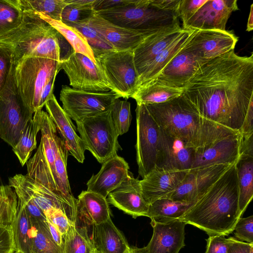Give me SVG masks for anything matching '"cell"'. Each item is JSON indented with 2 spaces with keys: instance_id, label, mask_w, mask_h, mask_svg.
I'll use <instances>...</instances> for the list:
<instances>
[{
  "instance_id": "7a4b0ae2",
  "label": "cell",
  "mask_w": 253,
  "mask_h": 253,
  "mask_svg": "<svg viewBox=\"0 0 253 253\" xmlns=\"http://www.w3.org/2000/svg\"><path fill=\"white\" fill-rule=\"evenodd\" d=\"M236 163L233 164L179 219L209 236L232 233L240 218Z\"/></svg>"
},
{
  "instance_id": "680465c9",
  "label": "cell",
  "mask_w": 253,
  "mask_h": 253,
  "mask_svg": "<svg viewBox=\"0 0 253 253\" xmlns=\"http://www.w3.org/2000/svg\"><path fill=\"white\" fill-rule=\"evenodd\" d=\"M57 74L53 75L49 80L42 92L40 100V108L42 109L47 100L53 94L54 82Z\"/></svg>"
},
{
  "instance_id": "f6af8a7d",
  "label": "cell",
  "mask_w": 253,
  "mask_h": 253,
  "mask_svg": "<svg viewBox=\"0 0 253 253\" xmlns=\"http://www.w3.org/2000/svg\"><path fill=\"white\" fill-rule=\"evenodd\" d=\"M8 185L12 188L20 202L28 213L32 223L39 221H46V216L42 210L36 205L29 194L15 182L8 178Z\"/></svg>"
},
{
  "instance_id": "b9f144b4",
  "label": "cell",
  "mask_w": 253,
  "mask_h": 253,
  "mask_svg": "<svg viewBox=\"0 0 253 253\" xmlns=\"http://www.w3.org/2000/svg\"><path fill=\"white\" fill-rule=\"evenodd\" d=\"M18 198L14 189L0 185V224L12 226L17 214Z\"/></svg>"
},
{
  "instance_id": "ab89813d",
  "label": "cell",
  "mask_w": 253,
  "mask_h": 253,
  "mask_svg": "<svg viewBox=\"0 0 253 253\" xmlns=\"http://www.w3.org/2000/svg\"><path fill=\"white\" fill-rule=\"evenodd\" d=\"M23 17L18 0H0V37L17 28Z\"/></svg>"
},
{
  "instance_id": "f35d334b",
  "label": "cell",
  "mask_w": 253,
  "mask_h": 253,
  "mask_svg": "<svg viewBox=\"0 0 253 253\" xmlns=\"http://www.w3.org/2000/svg\"><path fill=\"white\" fill-rule=\"evenodd\" d=\"M22 10L41 13L61 21L62 13L67 5L64 0H18Z\"/></svg>"
},
{
  "instance_id": "003e7915",
  "label": "cell",
  "mask_w": 253,
  "mask_h": 253,
  "mask_svg": "<svg viewBox=\"0 0 253 253\" xmlns=\"http://www.w3.org/2000/svg\"><path fill=\"white\" fill-rule=\"evenodd\" d=\"M250 253H253V248H252L251 250V251H250Z\"/></svg>"
},
{
  "instance_id": "11a10c76",
  "label": "cell",
  "mask_w": 253,
  "mask_h": 253,
  "mask_svg": "<svg viewBox=\"0 0 253 253\" xmlns=\"http://www.w3.org/2000/svg\"><path fill=\"white\" fill-rule=\"evenodd\" d=\"M180 0H151V4L158 8L175 15L177 12Z\"/></svg>"
},
{
  "instance_id": "f5cc1de1",
  "label": "cell",
  "mask_w": 253,
  "mask_h": 253,
  "mask_svg": "<svg viewBox=\"0 0 253 253\" xmlns=\"http://www.w3.org/2000/svg\"><path fill=\"white\" fill-rule=\"evenodd\" d=\"M15 251L12 227L0 224V253H14Z\"/></svg>"
},
{
  "instance_id": "f546056e",
  "label": "cell",
  "mask_w": 253,
  "mask_h": 253,
  "mask_svg": "<svg viewBox=\"0 0 253 253\" xmlns=\"http://www.w3.org/2000/svg\"><path fill=\"white\" fill-rule=\"evenodd\" d=\"M196 30L184 29L176 40L147 64L139 74L140 85L155 78L183 48Z\"/></svg>"
},
{
  "instance_id": "52a82bcc",
  "label": "cell",
  "mask_w": 253,
  "mask_h": 253,
  "mask_svg": "<svg viewBox=\"0 0 253 253\" xmlns=\"http://www.w3.org/2000/svg\"><path fill=\"white\" fill-rule=\"evenodd\" d=\"M36 112L39 117L41 139L35 153L26 164V175L58 195L67 198L59 190L55 175L54 161L59 137L56 127L47 112L42 110Z\"/></svg>"
},
{
  "instance_id": "8fae6325",
  "label": "cell",
  "mask_w": 253,
  "mask_h": 253,
  "mask_svg": "<svg viewBox=\"0 0 253 253\" xmlns=\"http://www.w3.org/2000/svg\"><path fill=\"white\" fill-rule=\"evenodd\" d=\"M33 115L18 90L13 67L7 83L0 93V138L14 147Z\"/></svg>"
},
{
  "instance_id": "836d02e7",
  "label": "cell",
  "mask_w": 253,
  "mask_h": 253,
  "mask_svg": "<svg viewBox=\"0 0 253 253\" xmlns=\"http://www.w3.org/2000/svg\"><path fill=\"white\" fill-rule=\"evenodd\" d=\"M192 205L161 198L149 204L147 217L151 222L166 223L179 219Z\"/></svg>"
},
{
  "instance_id": "9a60e30c",
  "label": "cell",
  "mask_w": 253,
  "mask_h": 253,
  "mask_svg": "<svg viewBox=\"0 0 253 253\" xmlns=\"http://www.w3.org/2000/svg\"><path fill=\"white\" fill-rule=\"evenodd\" d=\"M232 165L211 164L190 169L176 190L167 198L194 204Z\"/></svg>"
},
{
  "instance_id": "bcb514c9",
  "label": "cell",
  "mask_w": 253,
  "mask_h": 253,
  "mask_svg": "<svg viewBox=\"0 0 253 253\" xmlns=\"http://www.w3.org/2000/svg\"><path fill=\"white\" fill-rule=\"evenodd\" d=\"M95 13L93 5L78 6L67 4L62 11L61 21L68 26H73L89 21Z\"/></svg>"
},
{
  "instance_id": "d4e9b609",
  "label": "cell",
  "mask_w": 253,
  "mask_h": 253,
  "mask_svg": "<svg viewBox=\"0 0 253 253\" xmlns=\"http://www.w3.org/2000/svg\"><path fill=\"white\" fill-rule=\"evenodd\" d=\"M44 106L69 153L79 162L83 163L85 158V149L81 138L76 133V127L71 119L59 104L54 94Z\"/></svg>"
},
{
  "instance_id": "3957f363",
  "label": "cell",
  "mask_w": 253,
  "mask_h": 253,
  "mask_svg": "<svg viewBox=\"0 0 253 253\" xmlns=\"http://www.w3.org/2000/svg\"><path fill=\"white\" fill-rule=\"evenodd\" d=\"M21 24L0 37V44L11 52L13 64L27 57L51 59L60 62L63 37L39 15L23 10Z\"/></svg>"
},
{
  "instance_id": "74e56055",
  "label": "cell",
  "mask_w": 253,
  "mask_h": 253,
  "mask_svg": "<svg viewBox=\"0 0 253 253\" xmlns=\"http://www.w3.org/2000/svg\"><path fill=\"white\" fill-rule=\"evenodd\" d=\"M33 226L31 253H63L61 246L53 239L47 221L32 223Z\"/></svg>"
},
{
  "instance_id": "7c38bea8",
  "label": "cell",
  "mask_w": 253,
  "mask_h": 253,
  "mask_svg": "<svg viewBox=\"0 0 253 253\" xmlns=\"http://www.w3.org/2000/svg\"><path fill=\"white\" fill-rule=\"evenodd\" d=\"M136 160L139 174L143 178L156 166L161 143V128L145 104L136 109Z\"/></svg>"
},
{
  "instance_id": "ac0fdd59",
  "label": "cell",
  "mask_w": 253,
  "mask_h": 253,
  "mask_svg": "<svg viewBox=\"0 0 253 253\" xmlns=\"http://www.w3.org/2000/svg\"><path fill=\"white\" fill-rule=\"evenodd\" d=\"M238 9L237 0H208L182 27L225 31L232 12Z\"/></svg>"
},
{
  "instance_id": "f1b7e54d",
  "label": "cell",
  "mask_w": 253,
  "mask_h": 253,
  "mask_svg": "<svg viewBox=\"0 0 253 253\" xmlns=\"http://www.w3.org/2000/svg\"><path fill=\"white\" fill-rule=\"evenodd\" d=\"M93 239L95 249L100 253H126L130 248L125 236L111 218L94 225Z\"/></svg>"
},
{
  "instance_id": "6f0895ef",
  "label": "cell",
  "mask_w": 253,
  "mask_h": 253,
  "mask_svg": "<svg viewBox=\"0 0 253 253\" xmlns=\"http://www.w3.org/2000/svg\"><path fill=\"white\" fill-rule=\"evenodd\" d=\"M253 244L242 242L231 237V242L227 253H250Z\"/></svg>"
},
{
  "instance_id": "484cf974",
  "label": "cell",
  "mask_w": 253,
  "mask_h": 253,
  "mask_svg": "<svg viewBox=\"0 0 253 253\" xmlns=\"http://www.w3.org/2000/svg\"><path fill=\"white\" fill-rule=\"evenodd\" d=\"M128 163L117 154L103 163L99 171L92 175L86 183V190L106 198L128 177Z\"/></svg>"
},
{
  "instance_id": "44dd1931",
  "label": "cell",
  "mask_w": 253,
  "mask_h": 253,
  "mask_svg": "<svg viewBox=\"0 0 253 253\" xmlns=\"http://www.w3.org/2000/svg\"><path fill=\"white\" fill-rule=\"evenodd\" d=\"M194 158V147L182 139L168 135L161 128L157 167L169 169L189 170L192 167Z\"/></svg>"
},
{
  "instance_id": "9c48e42d",
  "label": "cell",
  "mask_w": 253,
  "mask_h": 253,
  "mask_svg": "<svg viewBox=\"0 0 253 253\" xmlns=\"http://www.w3.org/2000/svg\"><path fill=\"white\" fill-rule=\"evenodd\" d=\"M94 55L110 90L126 100L132 98L140 85L133 50H111Z\"/></svg>"
},
{
  "instance_id": "cb8c5ba5",
  "label": "cell",
  "mask_w": 253,
  "mask_h": 253,
  "mask_svg": "<svg viewBox=\"0 0 253 253\" xmlns=\"http://www.w3.org/2000/svg\"><path fill=\"white\" fill-rule=\"evenodd\" d=\"M205 63L183 47L160 73L152 80L184 89L189 80Z\"/></svg>"
},
{
  "instance_id": "d6a6232c",
  "label": "cell",
  "mask_w": 253,
  "mask_h": 253,
  "mask_svg": "<svg viewBox=\"0 0 253 253\" xmlns=\"http://www.w3.org/2000/svg\"><path fill=\"white\" fill-rule=\"evenodd\" d=\"M236 168L239 213L242 217L253 197V157L240 155Z\"/></svg>"
},
{
  "instance_id": "30bf717a",
  "label": "cell",
  "mask_w": 253,
  "mask_h": 253,
  "mask_svg": "<svg viewBox=\"0 0 253 253\" xmlns=\"http://www.w3.org/2000/svg\"><path fill=\"white\" fill-rule=\"evenodd\" d=\"M85 150L100 164L117 154L121 147L112 117L111 109L76 122Z\"/></svg>"
},
{
  "instance_id": "277c9868",
  "label": "cell",
  "mask_w": 253,
  "mask_h": 253,
  "mask_svg": "<svg viewBox=\"0 0 253 253\" xmlns=\"http://www.w3.org/2000/svg\"><path fill=\"white\" fill-rule=\"evenodd\" d=\"M145 105L168 135L182 139L195 148L203 143L211 121L200 116L183 93L167 102Z\"/></svg>"
},
{
  "instance_id": "5b68a950",
  "label": "cell",
  "mask_w": 253,
  "mask_h": 253,
  "mask_svg": "<svg viewBox=\"0 0 253 253\" xmlns=\"http://www.w3.org/2000/svg\"><path fill=\"white\" fill-rule=\"evenodd\" d=\"M150 1L134 0L130 4L96 13L116 25L152 33L179 24L175 15L158 8Z\"/></svg>"
},
{
  "instance_id": "5bb4252c",
  "label": "cell",
  "mask_w": 253,
  "mask_h": 253,
  "mask_svg": "<svg viewBox=\"0 0 253 253\" xmlns=\"http://www.w3.org/2000/svg\"><path fill=\"white\" fill-rule=\"evenodd\" d=\"M60 68L66 73L73 88L95 92L110 90L96 63L73 49L61 59Z\"/></svg>"
},
{
  "instance_id": "816d5d0a",
  "label": "cell",
  "mask_w": 253,
  "mask_h": 253,
  "mask_svg": "<svg viewBox=\"0 0 253 253\" xmlns=\"http://www.w3.org/2000/svg\"><path fill=\"white\" fill-rule=\"evenodd\" d=\"M44 213L46 218L57 227L63 236L66 233L70 223L67 216L60 209L52 208Z\"/></svg>"
},
{
  "instance_id": "d6986e66",
  "label": "cell",
  "mask_w": 253,
  "mask_h": 253,
  "mask_svg": "<svg viewBox=\"0 0 253 253\" xmlns=\"http://www.w3.org/2000/svg\"><path fill=\"white\" fill-rule=\"evenodd\" d=\"M150 223L153 228L152 238L146 246L136 247L138 253H178L185 246L184 222L176 219Z\"/></svg>"
},
{
  "instance_id": "e7e4bbea",
  "label": "cell",
  "mask_w": 253,
  "mask_h": 253,
  "mask_svg": "<svg viewBox=\"0 0 253 253\" xmlns=\"http://www.w3.org/2000/svg\"><path fill=\"white\" fill-rule=\"evenodd\" d=\"M126 253H138L136 247H130V248L129 251H128Z\"/></svg>"
},
{
  "instance_id": "e0dca14e",
  "label": "cell",
  "mask_w": 253,
  "mask_h": 253,
  "mask_svg": "<svg viewBox=\"0 0 253 253\" xmlns=\"http://www.w3.org/2000/svg\"><path fill=\"white\" fill-rule=\"evenodd\" d=\"M9 178L24 189L43 212L52 208L59 209L67 216L71 224L76 222L78 200L73 201L61 197L27 175L16 174Z\"/></svg>"
},
{
  "instance_id": "03108f58",
  "label": "cell",
  "mask_w": 253,
  "mask_h": 253,
  "mask_svg": "<svg viewBox=\"0 0 253 253\" xmlns=\"http://www.w3.org/2000/svg\"><path fill=\"white\" fill-rule=\"evenodd\" d=\"M92 253H100L96 249H95Z\"/></svg>"
},
{
  "instance_id": "91938a15",
  "label": "cell",
  "mask_w": 253,
  "mask_h": 253,
  "mask_svg": "<svg viewBox=\"0 0 253 253\" xmlns=\"http://www.w3.org/2000/svg\"><path fill=\"white\" fill-rule=\"evenodd\" d=\"M240 155L253 157V135L246 138L242 137Z\"/></svg>"
},
{
  "instance_id": "8992f818",
  "label": "cell",
  "mask_w": 253,
  "mask_h": 253,
  "mask_svg": "<svg viewBox=\"0 0 253 253\" xmlns=\"http://www.w3.org/2000/svg\"><path fill=\"white\" fill-rule=\"evenodd\" d=\"M61 70L60 62L51 59L27 57L13 64L14 81L31 112L40 108L42 92L50 79Z\"/></svg>"
},
{
  "instance_id": "94428289",
  "label": "cell",
  "mask_w": 253,
  "mask_h": 253,
  "mask_svg": "<svg viewBox=\"0 0 253 253\" xmlns=\"http://www.w3.org/2000/svg\"><path fill=\"white\" fill-rule=\"evenodd\" d=\"M46 221L50 234L53 239L58 245L62 247L63 243L62 234L60 232L57 227L54 224H53L49 219L46 218Z\"/></svg>"
},
{
  "instance_id": "681fc988",
  "label": "cell",
  "mask_w": 253,
  "mask_h": 253,
  "mask_svg": "<svg viewBox=\"0 0 253 253\" xmlns=\"http://www.w3.org/2000/svg\"><path fill=\"white\" fill-rule=\"evenodd\" d=\"M208 0H180L177 15L186 23Z\"/></svg>"
},
{
  "instance_id": "7bdbcfd3",
  "label": "cell",
  "mask_w": 253,
  "mask_h": 253,
  "mask_svg": "<svg viewBox=\"0 0 253 253\" xmlns=\"http://www.w3.org/2000/svg\"><path fill=\"white\" fill-rule=\"evenodd\" d=\"M111 112L118 135H121L127 132L132 119L130 102L127 100L117 99L112 105Z\"/></svg>"
},
{
  "instance_id": "ba28073f",
  "label": "cell",
  "mask_w": 253,
  "mask_h": 253,
  "mask_svg": "<svg viewBox=\"0 0 253 253\" xmlns=\"http://www.w3.org/2000/svg\"><path fill=\"white\" fill-rule=\"evenodd\" d=\"M241 140L239 130L211 121L203 142L195 148L192 168L211 164L236 163L240 157Z\"/></svg>"
},
{
  "instance_id": "4fadbf2b",
  "label": "cell",
  "mask_w": 253,
  "mask_h": 253,
  "mask_svg": "<svg viewBox=\"0 0 253 253\" xmlns=\"http://www.w3.org/2000/svg\"><path fill=\"white\" fill-rule=\"evenodd\" d=\"M120 96L112 90L106 92L76 89L63 85L60 92L62 108L75 122L111 109L114 101Z\"/></svg>"
},
{
  "instance_id": "603a6c76",
  "label": "cell",
  "mask_w": 253,
  "mask_h": 253,
  "mask_svg": "<svg viewBox=\"0 0 253 253\" xmlns=\"http://www.w3.org/2000/svg\"><path fill=\"white\" fill-rule=\"evenodd\" d=\"M108 196V203L132 217L147 216L149 204L142 196L140 180L135 178L131 173Z\"/></svg>"
},
{
  "instance_id": "6da1fadb",
  "label": "cell",
  "mask_w": 253,
  "mask_h": 253,
  "mask_svg": "<svg viewBox=\"0 0 253 253\" xmlns=\"http://www.w3.org/2000/svg\"><path fill=\"white\" fill-rule=\"evenodd\" d=\"M183 94L202 117L239 130L253 107V54L240 56L234 49L208 60Z\"/></svg>"
},
{
  "instance_id": "2e32d148",
  "label": "cell",
  "mask_w": 253,
  "mask_h": 253,
  "mask_svg": "<svg viewBox=\"0 0 253 253\" xmlns=\"http://www.w3.org/2000/svg\"><path fill=\"white\" fill-rule=\"evenodd\" d=\"M238 41V37L231 31L197 30L184 48L199 59L206 62L234 50Z\"/></svg>"
},
{
  "instance_id": "f907efd6",
  "label": "cell",
  "mask_w": 253,
  "mask_h": 253,
  "mask_svg": "<svg viewBox=\"0 0 253 253\" xmlns=\"http://www.w3.org/2000/svg\"><path fill=\"white\" fill-rule=\"evenodd\" d=\"M206 241L207 248L205 253H227L231 237L226 238L223 235H211Z\"/></svg>"
},
{
  "instance_id": "7dc6e473",
  "label": "cell",
  "mask_w": 253,
  "mask_h": 253,
  "mask_svg": "<svg viewBox=\"0 0 253 253\" xmlns=\"http://www.w3.org/2000/svg\"><path fill=\"white\" fill-rule=\"evenodd\" d=\"M13 67L10 51L0 44V93L4 89Z\"/></svg>"
},
{
  "instance_id": "4dcf8cb0",
  "label": "cell",
  "mask_w": 253,
  "mask_h": 253,
  "mask_svg": "<svg viewBox=\"0 0 253 253\" xmlns=\"http://www.w3.org/2000/svg\"><path fill=\"white\" fill-rule=\"evenodd\" d=\"M78 212L84 215L94 225L111 218V211L106 198L87 190L78 196Z\"/></svg>"
},
{
  "instance_id": "d590c367",
  "label": "cell",
  "mask_w": 253,
  "mask_h": 253,
  "mask_svg": "<svg viewBox=\"0 0 253 253\" xmlns=\"http://www.w3.org/2000/svg\"><path fill=\"white\" fill-rule=\"evenodd\" d=\"M37 13L56 30L68 42L76 52L86 56L96 63L92 49L85 38L79 31L75 27L64 24L62 21L54 20L41 13Z\"/></svg>"
},
{
  "instance_id": "60d3db41",
  "label": "cell",
  "mask_w": 253,
  "mask_h": 253,
  "mask_svg": "<svg viewBox=\"0 0 253 253\" xmlns=\"http://www.w3.org/2000/svg\"><path fill=\"white\" fill-rule=\"evenodd\" d=\"M68 150L63 140L58 137L57 150L54 161V168L57 186L65 196L74 198L72 194L67 172Z\"/></svg>"
},
{
  "instance_id": "ffe728a7",
  "label": "cell",
  "mask_w": 253,
  "mask_h": 253,
  "mask_svg": "<svg viewBox=\"0 0 253 253\" xmlns=\"http://www.w3.org/2000/svg\"><path fill=\"white\" fill-rule=\"evenodd\" d=\"M188 170L169 169L157 166L140 180L144 200L150 204L174 192L183 180Z\"/></svg>"
},
{
  "instance_id": "6125c7cd",
  "label": "cell",
  "mask_w": 253,
  "mask_h": 253,
  "mask_svg": "<svg viewBox=\"0 0 253 253\" xmlns=\"http://www.w3.org/2000/svg\"><path fill=\"white\" fill-rule=\"evenodd\" d=\"M67 4L78 6L93 5L95 0H64Z\"/></svg>"
},
{
  "instance_id": "1f68e13d",
  "label": "cell",
  "mask_w": 253,
  "mask_h": 253,
  "mask_svg": "<svg viewBox=\"0 0 253 253\" xmlns=\"http://www.w3.org/2000/svg\"><path fill=\"white\" fill-rule=\"evenodd\" d=\"M183 90L151 80L141 84L132 98L137 104H159L180 96Z\"/></svg>"
},
{
  "instance_id": "4316f807",
  "label": "cell",
  "mask_w": 253,
  "mask_h": 253,
  "mask_svg": "<svg viewBox=\"0 0 253 253\" xmlns=\"http://www.w3.org/2000/svg\"><path fill=\"white\" fill-rule=\"evenodd\" d=\"M184 28L176 24L146 38L133 50V57L138 75L142 69L167 48L183 32Z\"/></svg>"
},
{
  "instance_id": "7402d4cb",
  "label": "cell",
  "mask_w": 253,
  "mask_h": 253,
  "mask_svg": "<svg viewBox=\"0 0 253 253\" xmlns=\"http://www.w3.org/2000/svg\"><path fill=\"white\" fill-rule=\"evenodd\" d=\"M87 23L100 33L116 50H133L146 38L155 33L116 25L96 13Z\"/></svg>"
},
{
  "instance_id": "db71d44e",
  "label": "cell",
  "mask_w": 253,
  "mask_h": 253,
  "mask_svg": "<svg viewBox=\"0 0 253 253\" xmlns=\"http://www.w3.org/2000/svg\"><path fill=\"white\" fill-rule=\"evenodd\" d=\"M134 0H95L93 8L95 12L131 4Z\"/></svg>"
},
{
  "instance_id": "ee69618b",
  "label": "cell",
  "mask_w": 253,
  "mask_h": 253,
  "mask_svg": "<svg viewBox=\"0 0 253 253\" xmlns=\"http://www.w3.org/2000/svg\"><path fill=\"white\" fill-rule=\"evenodd\" d=\"M88 22L72 27L76 28L84 36L93 54L116 50L100 33L88 24Z\"/></svg>"
},
{
  "instance_id": "be15d7a7",
  "label": "cell",
  "mask_w": 253,
  "mask_h": 253,
  "mask_svg": "<svg viewBox=\"0 0 253 253\" xmlns=\"http://www.w3.org/2000/svg\"><path fill=\"white\" fill-rule=\"evenodd\" d=\"M253 4L251 6L250 12L247 26V31H252L253 29Z\"/></svg>"
},
{
  "instance_id": "9f6ffc18",
  "label": "cell",
  "mask_w": 253,
  "mask_h": 253,
  "mask_svg": "<svg viewBox=\"0 0 253 253\" xmlns=\"http://www.w3.org/2000/svg\"><path fill=\"white\" fill-rule=\"evenodd\" d=\"M239 131L243 138L253 135V107L248 110Z\"/></svg>"
},
{
  "instance_id": "c3c4849f",
  "label": "cell",
  "mask_w": 253,
  "mask_h": 253,
  "mask_svg": "<svg viewBox=\"0 0 253 253\" xmlns=\"http://www.w3.org/2000/svg\"><path fill=\"white\" fill-rule=\"evenodd\" d=\"M233 231L238 240L253 244V216L239 218Z\"/></svg>"
},
{
  "instance_id": "e575fe53",
  "label": "cell",
  "mask_w": 253,
  "mask_h": 253,
  "mask_svg": "<svg viewBox=\"0 0 253 253\" xmlns=\"http://www.w3.org/2000/svg\"><path fill=\"white\" fill-rule=\"evenodd\" d=\"M16 253H31L33 226L24 206L18 201V211L12 225Z\"/></svg>"
},
{
  "instance_id": "8d00e7d4",
  "label": "cell",
  "mask_w": 253,
  "mask_h": 253,
  "mask_svg": "<svg viewBox=\"0 0 253 253\" xmlns=\"http://www.w3.org/2000/svg\"><path fill=\"white\" fill-rule=\"evenodd\" d=\"M40 130L38 114L35 112L16 145L12 148L22 166L30 159L33 151L37 147V136Z\"/></svg>"
},
{
  "instance_id": "83f0119b",
  "label": "cell",
  "mask_w": 253,
  "mask_h": 253,
  "mask_svg": "<svg viewBox=\"0 0 253 253\" xmlns=\"http://www.w3.org/2000/svg\"><path fill=\"white\" fill-rule=\"evenodd\" d=\"M94 224L78 212L76 222L63 236V253H92L96 249L93 239Z\"/></svg>"
}]
</instances>
